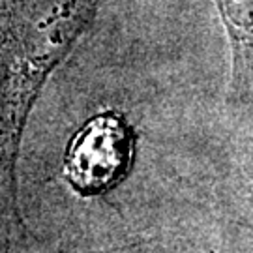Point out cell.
<instances>
[{
	"mask_svg": "<svg viewBox=\"0 0 253 253\" xmlns=\"http://www.w3.org/2000/svg\"><path fill=\"white\" fill-rule=\"evenodd\" d=\"M133 137L117 115H100L73 135L64 152L62 172L83 195H96L117 186L129 169Z\"/></svg>",
	"mask_w": 253,
	"mask_h": 253,
	"instance_id": "1",
	"label": "cell"
},
{
	"mask_svg": "<svg viewBox=\"0 0 253 253\" xmlns=\"http://www.w3.org/2000/svg\"><path fill=\"white\" fill-rule=\"evenodd\" d=\"M233 47L235 77L253 73V0H214Z\"/></svg>",
	"mask_w": 253,
	"mask_h": 253,
	"instance_id": "2",
	"label": "cell"
},
{
	"mask_svg": "<svg viewBox=\"0 0 253 253\" xmlns=\"http://www.w3.org/2000/svg\"><path fill=\"white\" fill-rule=\"evenodd\" d=\"M9 253H171L169 248H165L162 242L146 238L139 242H129L122 246H111V248H100V250H72L68 244H60L54 240H45L40 236L23 235L19 242Z\"/></svg>",
	"mask_w": 253,
	"mask_h": 253,
	"instance_id": "3",
	"label": "cell"
}]
</instances>
